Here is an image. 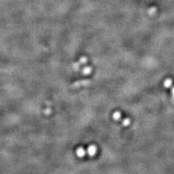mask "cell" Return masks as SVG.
Segmentation results:
<instances>
[{
    "label": "cell",
    "instance_id": "cell-8",
    "mask_svg": "<svg viewBox=\"0 0 174 174\" xmlns=\"http://www.w3.org/2000/svg\"><path fill=\"white\" fill-rule=\"evenodd\" d=\"M171 94H172V95H173V97H174V87L172 88V89H171Z\"/></svg>",
    "mask_w": 174,
    "mask_h": 174
},
{
    "label": "cell",
    "instance_id": "cell-3",
    "mask_svg": "<svg viewBox=\"0 0 174 174\" xmlns=\"http://www.w3.org/2000/svg\"><path fill=\"white\" fill-rule=\"evenodd\" d=\"M163 85H164V87L165 88L171 87L172 85H173V81H172V79H170V78H168V79H166L165 81H164Z\"/></svg>",
    "mask_w": 174,
    "mask_h": 174
},
{
    "label": "cell",
    "instance_id": "cell-1",
    "mask_svg": "<svg viewBox=\"0 0 174 174\" xmlns=\"http://www.w3.org/2000/svg\"><path fill=\"white\" fill-rule=\"evenodd\" d=\"M97 149L94 145H91L87 148V153L89 156H94L97 153Z\"/></svg>",
    "mask_w": 174,
    "mask_h": 174
},
{
    "label": "cell",
    "instance_id": "cell-2",
    "mask_svg": "<svg viewBox=\"0 0 174 174\" xmlns=\"http://www.w3.org/2000/svg\"><path fill=\"white\" fill-rule=\"evenodd\" d=\"M86 153H87V151L83 148V147H79V148L77 149L76 155L78 158H83L86 155Z\"/></svg>",
    "mask_w": 174,
    "mask_h": 174
},
{
    "label": "cell",
    "instance_id": "cell-6",
    "mask_svg": "<svg viewBox=\"0 0 174 174\" xmlns=\"http://www.w3.org/2000/svg\"><path fill=\"white\" fill-rule=\"evenodd\" d=\"M130 122H131V121L129 118H125L124 121H123L122 123H123V125H124V126H127L130 124Z\"/></svg>",
    "mask_w": 174,
    "mask_h": 174
},
{
    "label": "cell",
    "instance_id": "cell-7",
    "mask_svg": "<svg viewBox=\"0 0 174 174\" xmlns=\"http://www.w3.org/2000/svg\"><path fill=\"white\" fill-rule=\"evenodd\" d=\"M87 58H81V62H82V63H85L86 62H87Z\"/></svg>",
    "mask_w": 174,
    "mask_h": 174
},
{
    "label": "cell",
    "instance_id": "cell-5",
    "mask_svg": "<svg viewBox=\"0 0 174 174\" xmlns=\"http://www.w3.org/2000/svg\"><path fill=\"white\" fill-rule=\"evenodd\" d=\"M91 72H92V68H91V67H89V66H87V67H85L84 68V70H83V73H84V74H86V75L89 74Z\"/></svg>",
    "mask_w": 174,
    "mask_h": 174
},
{
    "label": "cell",
    "instance_id": "cell-4",
    "mask_svg": "<svg viewBox=\"0 0 174 174\" xmlns=\"http://www.w3.org/2000/svg\"><path fill=\"white\" fill-rule=\"evenodd\" d=\"M121 118V113L120 112L116 111L112 114V118L115 121H118V120H120Z\"/></svg>",
    "mask_w": 174,
    "mask_h": 174
}]
</instances>
